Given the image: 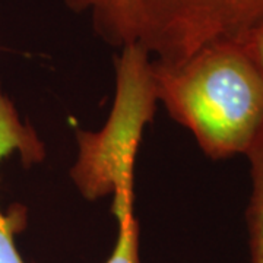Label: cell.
I'll return each mask as SVG.
<instances>
[{"label": "cell", "mask_w": 263, "mask_h": 263, "mask_svg": "<svg viewBox=\"0 0 263 263\" xmlns=\"http://www.w3.org/2000/svg\"><path fill=\"white\" fill-rule=\"evenodd\" d=\"M158 103L211 160L246 155L263 133V72L238 43L180 63L152 60Z\"/></svg>", "instance_id": "cell-1"}, {"label": "cell", "mask_w": 263, "mask_h": 263, "mask_svg": "<svg viewBox=\"0 0 263 263\" xmlns=\"http://www.w3.org/2000/svg\"><path fill=\"white\" fill-rule=\"evenodd\" d=\"M89 19L110 47H139L152 60L180 63L202 48L241 43L263 21V0H63Z\"/></svg>", "instance_id": "cell-2"}, {"label": "cell", "mask_w": 263, "mask_h": 263, "mask_svg": "<svg viewBox=\"0 0 263 263\" xmlns=\"http://www.w3.org/2000/svg\"><path fill=\"white\" fill-rule=\"evenodd\" d=\"M158 104L149 54L139 47L119 50L107 122L98 132L76 130L78 157L69 176L84 199H135L136 155Z\"/></svg>", "instance_id": "cell-3"}, {"label": "cell", "mask_w": 263, "mask_h": 263, "mask_svg": "<svg viewBox=\"0 0 263 263\" xmlns=\"http://www.w3.org/2000/svg\"><path fill=\"white\" fill-rule=\"evenodd\" d=\"M18 154L25 164L44 158L46 149L35 130L24 122L0 82V165L8 157ZM28 224V209L13 205L6 212L0 206V263H28L19 253L16 235Z\"/></svg>", "instance_id": "cell-4"}, {"label": "cell", "mask_w": 263, "mask_h": 263, "mask_svg": "<svg viewBox=\"0 0 263 263\" xmlns=\"http://www.w3.org/2000/svg\"><path fill=\"white\" fill-rule=\"evenodd\" d=\"M252 190L246 209L249 262L263 263V133L246 154Z\"/></svg>", "instance_id": "cell-5"}, {"label": "cell", "mask_w": 263, "mask_h": 263, "mask_svg": "<svg viewBox=\"0 0 263 263\" xmlns=\"http://www.w3.org/2000/svg\"><path fill=\"white\" fill-rule=\"evenodd\" d=\"M135 202L111 206L117 219V238L113 252L105 263H142L141 259V227L135 215Z\"/></svg>", "instance_id": "cell-6"}, {"label": "cell", "mask_w": 263, "mask_h": 263, "mask_svg": "<svg viewBox=\"0 0 263 263\" xmlns=\"http://www.w3.org/2000/svg\"><path fill=\"white\" fill-rule=\"evenodd\" d=\"M240 44L263 72V21L246 35Z\"/></svg>", "instance_id": "cell-7"}]
</instances>
